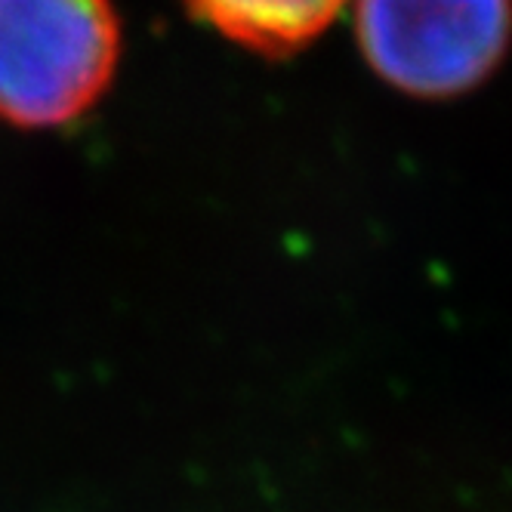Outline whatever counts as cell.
<instances>
[{
  "instance_id": "1",
  "label": "cell",
  "mask_w": 512,
  "mask_h": 512,
  "mask_svg": "<svg viewBox=\"0 0 512 512\" xmlns=\"http://www.w3.org/2000/svg\"><path fill=\"white\" fill-rule=\"evenodd\" d=\"M108 0H0V118L56 127L84 115L118 65Z\"/></svg>"
},
{
  "instance_id": "2",
  "label": "cell",
  "mask_w": 512,
  "mask_h": 512,
  "mask_svg": "<svg viewBox=\"0 0 512 512\" xmlns=\"http://www.w3.org/2000/svg\"><path fill=\"white\" fill-rule=\"evenodd\" d=\"M358 38L383 81L414 96L482 84L509 38V0H358Z\"/></svg>"
},
{
  "instance_id": "3",
  "label": "cell",
  "mask_w": 512,
  "mask_h": 512,
  "mask_svg": "<svg viewBox=\"0 0 512 512\" xmlns=\"http://www.w3.org/2000/svg\"><path fill=\"white\" fill-rule=\"evenodd\" d=\"M186 4L195 16L244 47L290 53L321 34L349 0H186Z\"/></svg>"
}]
</instances>
